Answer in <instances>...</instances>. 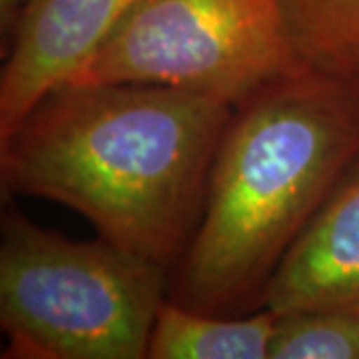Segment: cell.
I'll return each mask as SVG.
<instances>
[{"instance_id": "cell-1", "label": "cell", "mask_w": 359, "mask_h": 359, "mask_svg": "<svg viewBox=\"0 0 359 359\" xmlns=\"http://www.w3.org/2000/svg\"><path fill=\"white\" fill-rule=\"evenodd\" d=\"M231 114L172 86L60 82L0 136L2 190L68 205L100 238L168 269L200 222Z\"/></svg>"}, {"instance_id": "cell-6", "label": "cell", "mask_w": 359, "mask_h": 359, "mask_svg": "<svg viewBox=\"0 0 359 359\" xmlns=\"http://www.w3.org/2000/svg\"><path fill=\"white\" fill-rule=\"evenodd\" d=\"M262 306L276 316L330 309L359 318V158L285 252Z\"/></svg>"}, {"instance_id": "cell-5", "label": "cell", "mask_w": 359, "mask_h": 359, "mask_svg": "<svg viewBox=\"0 0 359 359\" xmlns=\"http://www.w3.org/2000/svg\"><path fill=\"white\" fill-rule=\"evenodd\" d=\"M136 0H30L0 74V136L88 60Z\"/></svg>"}, {"instance_id": "cell-3", "label": "cell", "mask_w": 359, "mask_h": 359, "mask_svg": "<svg viewBox=\"0 0 359 359\" xmlns=\"http://www.w3.org/2000/svg\"><path fill=\"white\" fill-rule=\"evenodd\" d=\"M168 269L100 238L2 214L0 325L8 359H144Z\"/></svg>"}, {"instance_id": "cell-4", "label": "cell", "mask_w": 359, "mask_h": 359, "mask_svg": "<svg viewBox=\"0 0 359 359\" xmlns=\"http://www.w3.org/2000/svg\"><path fill=\"white\" fill-rule=\"evenodd\" d=\"M308 68L280 0H136L66 82L172 86L236 108Z\"/></svg>"}, {"instance_id": "cell-7", "label": "cell", "mask_w": 359, "mask_h": 359, "mask_svg": "<svg viewBox=\"0 0 359 359\" xmlns=\"http://www.w3.org/2000/svg\"><path fill=\"white\" fill-rule=\"evenodd\" d=\"M276 313L231 318L164 299L150 335V359H266Z\"/></svg>"}, {"instance_id": "cell-9", "label": "cell", "mask_w": 359, "mask_h": 359, "mask_svg": "<svg viewBox=\"0 0 359 359\" xmlns=\"http://www.w3.org/2000/svg\"><path fill=\"white\" fill-rule=\"evenodd\" d=\"M269 359H359V318L330 309L276 316Z\"/></svg>"}, {"instance_id": "cell-10", "label": "cell", "mask_w": 359, "mask_h": 359, "mask_svg": "<svg viewBox=\"0 0 359 359\" xmlns=\"http://www.w3.org/2000/svg\"><path fill=\"white\" fill-rule=\"evenodd\" d=\"M30 0H0V30L2 34L13 39L14 30L20 22V16L25 13L26 4Z\"/></svg>"}, {"instance_id": "cell-2", "label": "cell", "mask_w": 359, "mask_h": 359, "mask_svg": "<svg viewBox=\"0 0 359 359\" xmlns=\"http://www.w3.org/2000/svg\"><path fill=\"white\" fill-rule=\"evenodd\" d=\"M359 158V76L308 68L233 108L172 299L231 316L262 304L271 273Z\"/></svg>"}, {"instance_id": "cell-8", "label": "cell", "mask_w": 359, "mask_h": 359, "mask_svg": "<svg viewBox=\"0 0 359 359\" xmlns=\"http://www.w3.org/2000/svg\"><path fill=\"white\" fill-rule=\"evenodd\" d=\"M280 4L309 68L359 76V0H280Z\"/></svg>"}]
</instances>
